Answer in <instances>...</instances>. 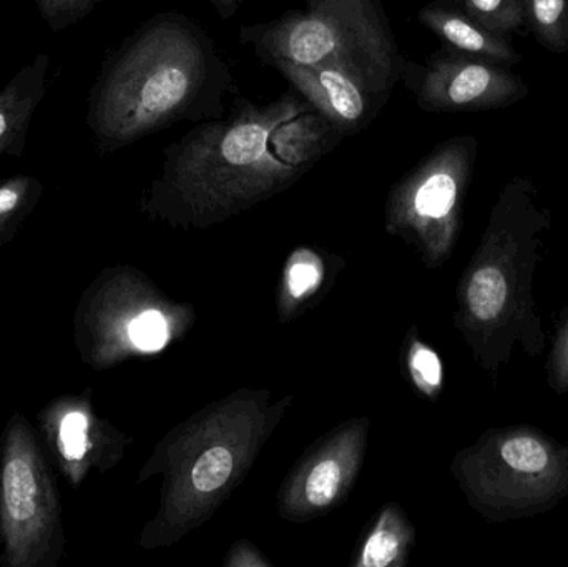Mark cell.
Masks as SVG:
<instances>
[{
    "instance_id": "6da1fadb",
    "label": "cell",
    "mask_w": 568,
    "mask_h": 567,
    "mask_svg": "<svg viewBox=\"0 0 568 567\" xmlns=\"http://www.w3.org/2000/svg\"><path fill=\"white\" fill-rule=\"evenodd\" d=\"M232 82L203 27L183 13H159L106 60L87 123L100 152H115L182 120L219 119Z\"/></svg>"
},
{
    "instance_id": "7a4b0ae2",
    "label": "cell",
    "mask_w": 568,
    "mask_h": 567,
    "mask_svg": "<svg viewBox=\"0 0 568 567\" xmlns=\"http://www.w3.org/2000/svg\"><path fill=\"white\" fill-rule=\"evenodd\" d=\"M344 136L297 92L258 105L239 97L226 119L193 126L165 150L160 183L203 205L282 189Z\"/></svg>"
},
{
    "instance_id": "3957f363",
    "label": "cell",
    "mask_w": 568,
    "mask_h": 567,
    "mask_svg": "<svg viewBox=\"0 0 568 567\" xmlns=\"http://www.w3.org/2000/svg\"><path fill=\"white\" fill-rule=\"evenodd\" d=\"M529 176H514L490 212L479 250L464 276L463 326L484 369L497 375L517 350L530 358L547 345L534 298V276L552 229Z\"/></svg>"
},
{
    "instance_id": "277c9868",
    "label": "cell",
    "mask_w": 568,
    "mask_h": 567,
    "mask_svg": "<svg viewBox=\"0 0 568 567\" xmlns=\"http://www.w3.org/2000/svg\"><path fill=\"white\" fill-rule=\"evenodd\" d=\"M240 40L268 65L276 60L296 65L336 63L387 99L406 62L381 0H304V9L243 26Z\"/></svg>"
},
{
    "instance_id": "5b68a950",
    "label": "cell",
    "mask_w": 568,
    "mask_h": 567,
    "mask_svg": "<svg viewBox=\"0 0 568 567\" xmlns=\"http://www.w3.org/2000/svg\"><path fill=\"white\" fill-rule=\"evenodd\" d=\"M459 476L487 522L536 518L568 496V445L537 426H500L464 453Z\"/></svg>"
},
{
    "instance_id": "8992f818",
    "label": "cell",
    "mask_w": 568,
    "mask_h": 567,
    "mask_svg": "<svg viewBox=\"0 0 568 567\" xmlns=\"http://www.w3.org/2000/svg\"><path fill=\"white\" fill-rule=\"evenodd\" d=\"M65 546L52 462L29 419L13 413L0 435V567H57Z\"/></svg>"
},
{
    "instance_id": "52a82bcc",
    "label": "cell",
    "mask_w": 568,
    "mask_h": 567,
    "mask_svg": "<svg viewBox=\"0 0 568 567\" xmlns=\"http://www.w3.org/2000/svg\"><path fill=\"white\" fill-rule=\"evenodd\" d=\"M426 112H480L519 102L529 87L506 67L444 45L426 65L404 62L403 77Z\"/></svg>"
},
{
    "instance_id": "ba28073f",
    "label": "cell",
    "mask_w": 568,
    "mask_h": 567,
    "mask_svg": "<svg viewBox=\"0 0 568 567\" xmlns=\"http://www.w3.org/2000/svg\"><path fill=\"white\" fill-rule=\"evenodd\" d=\"M476 156V136H453L437 145L399 190L403 209L420 225L436 230L443 249L459 223Z\"/></svg>"
},
{
    "instance_id": "9c48e42d",
    "label": "cell",
    "mask_w": 568,
    "mask_h": 567,
    "mask_svg": "<svg viewBox=\"0 0 568 567\" xmlns=\"http://www.w3.org/2000/svg\"><path fill=\"white\" fill-rule=\"evenodd\" d=\"M272 67L343 136L366 129L389 100L363 77L336 63L296 65L276 60Z\"/></svg>"
},
{
    "instance_id": "30bf717a",
    "label": "cell",
    "mask_w": 568,
    "mask_h": 567,
    "mask_svg": "<svg viewBox=\"0 0 568 567\" xmlns=\"http://www.w3.org/2000/svg\"><path fill=\"white\" fill-rule=\"evenodd\" d=\"M43 449L70 488H79L93 466L102 465V423L83 395H59L37 413Z\"/></svg>"
},
{
    "instance_id": "8fae6325",
    "label": "cell",
    "mask_w": 568,
    "mask_h": 567,
    "mask_svg": "<svg viewBox=\"0 0 568 567\" xmlns=\"http://www.w3.org/2000/svg\"><path fill=\"white\" fill-rule=\"evenodd\" d=\"M49 65V55L40 53L0 92V160L26 152L30 122L45 95Z\"/></svg>"
},
{
    "instance_id": "7c38bea8",
    "label": "cell",
    "mask_w": 568,
    "mask_h": 567,
    "mask_svg": "<svg viewBox=\"0 0 568 567\" xmlns=\"http://www.w3.org/2000/svg\"><path fill=\"white\" fill-rule=\"evenodd\" d=\"M424 27L444 40L447 47L499 65H514L520 55L507 37L497 36L466 13L446 3L430 2L417 13Z\"/></svg>"
},
{
    "instance_id": "4fadbf2b",
    "label": "cell",
    "mask_w": 568,
    "mask_h": 567,
    "mask_svg": "<svg viewBox=\"0 0 568 567\" xmlns=\"http://www.w3.org/2000/svg\"><path fill=\"white\" fill-rule=\"evenodd\" d=\"M42 192V182L33 175L10 176L0 183V249L16 239Z\"/></svg>"
},
{
    "instance_id": "5bb4252c",
    "label": "cell",
    "mask_w": 568,
    "mask_h": 567,
    "mask_svg": "<svg viewBox=\"0 0 568 567\" xmlns=\"http://www.w3.org/2000/svg\"><path fill=\"white\" fill-rule=\"evenodd\" d=\"M526 26L552 53L568 52V0H524Z\"/></svg>"
},
{
    "instance_id": "9a60e30c",
    "label": "cell",
    "mask_w": 568,
    "mask_h": 567,
    "mask_svg": "<svg viewBox=\"0 0 568 567\" xmlns=\"http://www.w3.org/2000/svg\"><path fill=\"white\" fill-rule=\"evenodd\" d=\"M454 7L497 36L507 37L520 32L526 26L524 0H437Z\"/></svg>"
},
{
    "instance_id": "2e32d148",
    "label": "cell",
    "mask_w": 568,
    "mask_h": 567,
    "mask_svg": "<svg viewBox=\"0 0 568 567\" xmlns=\"http://www.w3.org/2000/svg\"><path fill=\"white\" fill-rule=\"evenodd\" d=\"M547 385L557 395L568 393V303L560 310L547 358Z\"/></svg>"
},
{
    "instance_id": "e0dca14e",
    "label": "cell",
    "mask_w": 568,
    "mask_h": 567,
    "mask_svg": "<svg viewBox=\"0 0 568 567\" xmlns=\"http://www.w3.org/2000/svg\"><path fill=\"white\" fill-rule=\"evenodd\" d=\"M232 472L233 456L229 449H209L193 468V486L202 493L215 492L229 482Z\"/></svg>"
},
{
    "instance_id": "ac0fdd59",
    "label": "cell",
    "mask_w": 568,
    "mask_h": 567,
    "mask_svg": "<svg viewBox=\"0 0 568 567\" xmlns=\"http://www.w3.org/2000/svg\"><path fill=\"white\" fill-rule=\"evenodd\" d=\"M169 328L159 312H143L129 328V343L140 352H159L166 345Z\"/></svg>"
},
{
    "instance_id": "d6986e66",
    "label": "cell",
    "mask_w": 568,
    "mask_h": 567,
    "mask_svg": "<svg viewBox=\"0 0 568 567\" xmlns=\"http://www.w3.org/2000/svg\"><path fill=\"white\" fill-rule=\"evenodd\" d=\"M99 2L100 0H36L40 16L53 32L69 29Z\"/></svg>"
},
{
    "instance_id": "ffe728a7",
    "label": "cell",
    "mask_w": 568,
    "mask_h": 567,
    "mask_svg": "<svg viewBox=\"0 0 568 567\" xmlns=\"http://www.w3.org/2000/svg\"><path fill=\"white\" fill-rule=\"evenodd\" d=\"M341 469L336 462H321L311 472L306 483V496L314 506H324L339 489Z\"/></svg>"
},
{
    "instance_id": "44dd1931",
    "label": "cell",
    "mask_w": 568,
    "mask_h": 567,
    "mask_svg": "<svg viewBox=\"0 0 568 567\" xmlns=\"http://www.w3.org/2000/svg\"><path fill=\"white\" fill-rule=\"evenodd\" d=\"M413 369L416 378L427 389H437L443 383V365L433 350L416 346L413 353Z\"/></svg>"
},
{
    "instance_id": "7402d4cb",
    "label": "cell",
    "mask_w": 568,
    "mask_h": 567,
    "mask_svg": "<svg viewBox=\"0 0 568 567\" xmlns=\"http://www.w3.org/2000/svg\"><path fill=\"white\" fill-rule=\"evenodd\" d=\"M397 539L387 531H379L369 539L364 549V566L384 567L390 565L397 555Z\"/></svg>"
},
{
    "instance_id": "603a6c76",
    "label": "cell",
    "mask_w": 568,
    "mask_h": 567,
    "mask_svg": "<svg viewBox=\"0 0 568 567\" xmlns=\"http://www.w3.org/2000/svg\"><path fill=\"white\" fill-rule=\"evenodd\" d=\"M320 280L317 269L311 263H296L290 273V290L293 296H301L313 288Z\"/></svg>"
},
{
    "instance_id": "cb8c5ba5",
    "label": "cell",
    "mask_w": 568,
    "mask_h": 567,
    "mask_svg": "<svg viewBox=\"0 0 568 567\" xmlns=\"http://www.w3.org/2000/svg\"><path fill=\"white\" fill-rule=\"evenodd\" d=\"M223 20L233 19L239 12L242 0H209Z\"/></svg>"
}]
</instances>
